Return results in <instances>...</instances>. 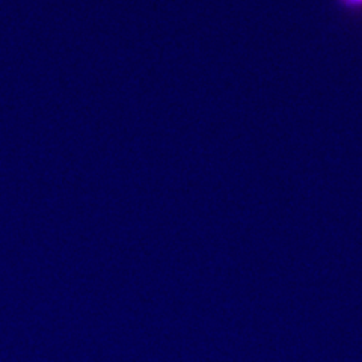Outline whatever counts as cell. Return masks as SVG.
I'll use <instances>...</instances> for the list:
<instances>
[{
  "label": "cell",
  "instance_id": "1",
  "mask_svg": "<svg viewBox=\"0 0 362 362\" xmlns=\"http://www.w3.org/2000/svg\"><path fill=\"white\" fill-rule=\"evenodd\" d=\"M337 4L346 11H352V13H361L362 11V0H337Z\"/></svg>",
  "mask_w": 362,
  "mask_h": 362
}]
</instances>
